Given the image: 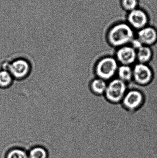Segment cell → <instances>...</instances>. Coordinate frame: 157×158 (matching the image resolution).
<instances>
[{
    "instance_id": "1",
    "label": "cell",
    "mask_w": 157,
    "mask_h": 158,
    "mask_svg": "<svg viewBox=\"0 0 157 158\" xmlns=\"http://www.w3.org/2000/svg\"><path fill=\"white\" fill-rule=\"evenodd\" d=\"M106 38L111 46L119 48L130 45L135 38V31L126 21H120L108 28Z\"/></svg>"
},
{
    "instance_id": "2",
    "label": "cell",
    "mask_w": 157,
    "mask_h": 158,
    "mask_svg": "<svg viewBox=\"0 0 157 158\" xmlns=\"http://www.w3.org/2000/svg\"><path fill=\"white\" fill-rule=\"evenodd\" d=\"M119 64L115 57L106 56L100 58L95 66L97 77L106 81H111L117 75Z\"/></svg>"
},
{
    "instance_id": "3",
    "label": "cell",
    "mask_w": 157,
    "mask_h": 158,
    "mask_svg": "<svg viewBox=\"0 0 157 158\" xmlns=\"http://www.w3.org/2000/svg\"><path fill=\"white\" fill-rule=\"evenodd\" d=\"M127 91V84L117 78L110 81L104 95L108 102L116 105L121 103Z\"/></svg>"
},
{
    "instance_id": "4",
    "label": "cell",
    "mask_w": 157,
    "mask_h": 158,
    "mask_svg": "<svg viewBox=\"0 0 157 158\" xmlns=\"http://www.w3.org/2000/svg\"><path fill=\"white\" fill-rule=\"evenodd\" d=\"M133 80L140 86H146L154 80V72L148 64L137 63L133 67Z\"/></svg>"
},
{
    "instance_id": "5",
    "label": "cell",
    "mask_w": 157,
    "mask_h": 158,
    "mask_svg": "<svg viewBox=\"0 0 157 158\" xmlns=\"http://www.w3.org/2000/svg\"><path fill=\"white\" fill-rule=\"evenodd\" d=\"M145 102L144 95L137 89L128 90L121 104L125 109L130 112H135L141 108Z\"/></svg>"
},
{
    "instance_id": "6",
    "label": "cell",
    "mask_w": 157,
    "mask_h": 158,
    "mask_svg": "<svg viewBox=\"0 0 157 158\" xmlns=\"http://www.w3.org/2000/svg\"><path fill=\"white\" fill-rule=\"evenodd\" d=\"M126 22L134 30L138 31L145 27L149 24V17L145 11L138 8L127 13Z\"/></svg>"
},
{
    "instance_id": "7",
    "label": "cell",
    "mask_w": 157,
    "mask_h": 158,
    "mask_svg": "<svg viewBox=\"0 0 157 158\" xmlns=\"http://www.w3.org/2000/svg\"><path fill=\"white\" fill-rule=\"evenodd\" d=\"M7 70L10 72L14 78L23 80L29 75L31 66L26 60L18 59L9 63Z\"/></svg>"
},
{
    "instance_id": "8",
    "label": "cell",
    "mask_w": 157,
    "mask_h": 158,
    "mask_svg": "<svg viewBox=\"0 0 157 158\" xmlns=\"http://www.w3.org/2000/svg\"><path fill=\"white\" fill-rule=\"evenodd\" d=\"M115 58L119 64L131 66L136 62V51L130 45L118 48Z\"/></svg>"
},
{
    "instance_id": "9",
    "label": "cell",
    "mask_w": 157,
    "mask_h": 158,
    "mask_svg": "<svg viewBox=\"0 0 157 158\" xmlns=\"http://www.w3.org/2000/svg\"><path fill=\"white\" fill-rule=\"evenodd\" d=\"M136 38L143 45L152 47L157 43V30L152 26H147L137 31Z\"/></svg>"
},
{
    "instance_id": "10",
    "label": "cell",
    "mask_w": 157,
    "mask_h": 158,
    "mask_svg": "<svg viewBox=\"0 0 157 158\" xmlns=\"http://www.w3.org/2000/svg\"><path fill=\"white\" fill-rule=\"evenodd\" d=\"M154 57V51L151 47L143 45L136 51V61L138 63L148 64Z\"/></svg>"
},
{
    "instance_id": "11",
    "label": "cell",
    "mask_w": 157,
    "mask_h": 158,
    "mask_svg": "<svg viewBox=\"0 0 157 158\" xmlns=\"http://www.w3.org/2000/svg\"><path fill=\"white\" fill-rule=\"evenodd\" d=\"M107 81L96 78L93 79L90 83V88L91 92L98 96L104 95L108 86Z\"/></svg>"
},
{
    "instance_id": "12",
    "label": "cell",
    "mask_w": 157,
    "mask_h": 158,
    "mask_svg": "<svg viewBox=\"0 0 157 158\" xmlns=\"http://www.w3.org/2000/svg\"><path fill=\"white\" fill-rule=\"evenodd\" d=\"M117 75L118 78L128 83L133 80V68L131 66L120 65L118 68Z\"/></svg>"
},
{
    "instance_id": "13",
    "label": "cell",
    "mask_w": 157,
    "mask_h": 158,
    "mask_svg": "<svg viewBox=\"0 0 157 158\" xmlns=\"http://www.w3.org/2000/svg\"><path fill=\"white\" fill-rule=\"evenodd\" d=\"M13 79L14 78L8 70H0V88H9L12 85Z\"/></svg>"
},
{
    "instance_id": "14",
    "label": "cell",
    "mask_w": 157,
    "mask_h": 158,
    "mask_svg": "<svg viewBox=\"0 0 157 158\" xmlns=\"http://www.w3.org/2000/svg\"><path fill=\"white\" fill-rule=\"evenodd\" d=\"M121 6L127 13L131 12L139 7V0H120Z\"/></svg>"
},
{
    "instance_id": "15",
    "label": "cell",
    "mask_w": 157,
    "mask_h": 158,
    "mask_svg": "<svg viewBox=\"0 0 157 158\" xmlns=\"http://www.w3.org/2000/svg\"><path fill=\"white\" fill-rule=\"evenodd\" d=\"M29 158H47L46 150L42 148L37 147L30 151Z\"/></svg>"
},
{
    "instance_id": "16",
    "label": "cell",
    "mask_w": 157,
    "mask_h": 158,
    "mask_svg": "<svg viewBox=\"0 0 157 158\" xmlns=\"http://www.w3.org/2000/svg\"><path fill=\"white\" fill-rule=\"evenodd\" d=\"M7 158H29V157L23 150L16 149L9 152Z\"/></svg>"
},
{
    "instance_id": "17",
    "label": "cell",
    "mask_w": 157,
    "mask_h": 158,
    "mask_svg": "<svg viewBox=\"0 0 157 158\" xmlns=\"http://www.w3.org/2000/svg\"><path fill=\"white\" fill-rule=\"evenodd\" d=\"M131 47H132L134 49H135L136 51L140 49L141 47L143 46V44L141 42L140 40L138 39L135 37L131 43L130 44Z\"/></svg>"
}]
</instances>
